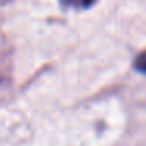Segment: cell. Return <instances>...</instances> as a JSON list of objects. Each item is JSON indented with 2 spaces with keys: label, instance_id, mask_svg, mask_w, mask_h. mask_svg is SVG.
Masks as SVG:
<instances>
[{
  "label": "cell",
  "instance_id": "6da1fadb",
  "mask_svg": "<svg viewBox=\"0 0 146 146\" xmlns=\"http://www.w3.org/2000/svg\"><path fill=\"white\" fill-rule=\"evenodd\" d=\"M63 2L68 5H72V7H77V8H88L94 3L96 0H63Z\"/></svg>",
  "mask_w": 146,
  "mask_h": 146
},
{
  "label": "cell",
  "instance_id": "7a4b0ae2",
  "mask_svg": "<svg viewBox=\"0 0 146 146\" xmlns=\"http://www.w3.org/2000/svg\"><path fill=\"white\" fill-rule=\"evenodd\" d=\"M135 69L140 71V72H145L146 74V52L140 54L135 60Z\"/></svg>",
  "mask_w": 146,
  "mask_h": 146
}]
</instances>
